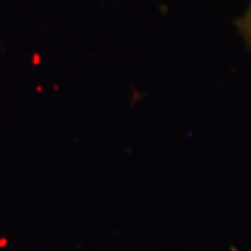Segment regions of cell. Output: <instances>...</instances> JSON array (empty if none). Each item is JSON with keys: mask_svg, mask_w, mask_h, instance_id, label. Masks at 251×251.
<instances>
[{"mask_svg": "<svg viewBox=\"0 0 251 251\" xmlns=\"http://www.w3.org/2000/svg\"><path fill=\"white\" fill-rule=\"evenodd\" d=\"M236 27L239 29L244 42L251 48V1L249 7L236 21Z\"/></svg>", "mask_w": 251, "mask_h": 251, "instance_id": "obj_1", "label": "cell"}]
</instances>
